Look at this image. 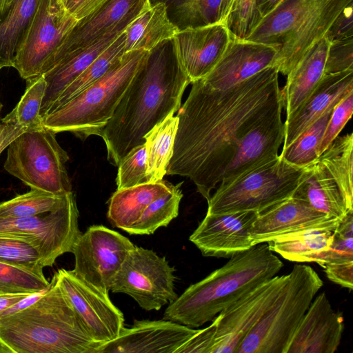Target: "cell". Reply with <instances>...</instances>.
<instances>
[{"instance_id":"27","label":"cell","mask_w":353,"mask_h":353,"mask_svg":"<svg viewBox=\"0 0 353 353\" xmlns=\"http://www.w3.org/2000/svg\"><path fill=\"white\" fill-rule=\"evenodd\" d=\"M172 185L162 180L117 190L109 200V222L113 227L125 232L139 219L148 205L168 192Z\"/></svg>"},{"instance_id":"50","label":"cell","mask_w":353,"mask_h":353,"mask_svg":"<svg viewBox=\"0 0 353 353\" xmlns=\"http://www.w3.org/2000/svg\"><path fill=\"white\" fill-rule=\"evenodd\" d=\"M28 130L19 125L6 123L0 121V154L20 134Z\"/></svg>"},{"instance_id":"42","label":"cell","mask_w":353,"mask_h":353,"mask_svg":"<svg viewBox=\"0 0 353 353\" xmlns=\"http://www.w3.org/2000/svg\"><path fill=\"white\" fill-rule=\"evenodd\" d=\"M353 262V211L348 212L334 232L322 268L328 263Z\"/></svg>"},{"instance_id":"20","label":"cell","mask_w":353,"mask_h":353,"mask_svg":"<svg viewBox=\"0 0 353 353\" xmlns=\"http://www.w3.org/2000/svg\"><path fill=\"white\" fill-rule=\"evenodd\" d=\"M177 54L190 83L203 79L220 60L232 35L225 23L179 31L174 37Z\"/></svg>"},{"instance_id":"45","label":"cell","mask_w":353,"mask_h":353,"mask_svg":"<svg viewBox=\"0 0 353 353\" xmlns=\"http://www.w3.org/2000/svg\"><path fill=\"white\" fill-rule=\"evenodd\" d=\"M353 70V37L330 43L325 74Z\"/></svg>"},{"instance_id":"17","label":"cell","mask_w":353,"mask_h":353,"mask_svg":"<svg viewBox=\"0 0 353 353\" xmlns=\"http://www.w3.org/2000/svg\"><path fill=\"white\" fill-rule=\"evenodd\" d=\"M341 220L318 211L306 201L292 196L258 213L250 228V238L254 245L307 229L335 230Z\"/></svg>"},{"instance_id":"53","label":"cell","mask_w":353,"mask_h":353,"mask_svg":"<svg viewBox=\"0 0 353 353\" xmlns=\"http://www.w3.org/2000/svg\"><path fill=\"white\" fill-rule=\"evenodd\" d=\"M234 0H222L220 22L226 23Z\"/></svg>"},{"instance_id":"57","label":"cell","mask_w":353,"mask_h":353,"mask_svg":"<svg viewBox=\"0 0 353 353\" xmlns=\"http://www.w3.org/2000/svg\"><path fill=\"white\" fill-rule=\"evenodd\" d=\"M0 109H1V105H0Z\"/></svg>"},{"instance_id":"2","label":"cell","mask_w":353,"mask_h":353,"mask_svg":"<svg viewBox=\"0 0 353 353\" xmlns=\"http://www.w3.org/2000/svg\"><path fill=\"white\" fill-rule=\"evenodd\" d=\"M190 83L174 38L150 50L100 136L110 163L117 166L130 150L144 144L156 125L178 111Z\"/></svg>"},{"instance_id":"47","label":"cell","mask_w":353,"mask_h":353,"mask_svg":"<svg viewBox=\"0 0 353 353\" xmlns=\"http://www.w3.org/2000/svg\"><path fill=\"white\" fill-rule=\"evenodd\" d=\"M353 3L337 17L327 33L330 43L353 37Z\"/></svg>"},{"instance_id":"29","label":"cell","mask_w":353,"mask_h":353,"mask_svg":"<svg viewBox=\"0 0 353 353\" xmlns=\"http://www.w3.org/2000/svg\"><path fill=\"white\" fill-rule=\"evenodd\" d=\"M334 230L307 229L280 236L267 243L273 252L298 263L315 262L322 267Z\"/></svg>"},{"instance_id":"56","label":"cell","mask_w":353,"mask_h":353,"mask_svg":"<svg viewBox=\"0 0 353 353\" xmlns=\"http://www.w3.org/2000/svg\"><path fill=\"white\" fill-rule=\"evenodd\" d=\"M64 5H65L67 0H61Z\"/></svg>"},{"instance_id":"49","label":"cell","mask_w":353,"mask_h":353,"mask_svg":"<svg viewBox=\"0 0 353 353\" xmlns=\"http://www.w3.org/2000/svg\"><path fill=\"white\" fill-rule=\"evenodd\" d=\"M107 0H67V11L77 20H79L103 4Z\"/></svg>"},{"instance_id":"28","label":"cell","mask_w":353,"mask_h":353,"mask_svg":"<svg viewBox=\"0 0 353 353\" xmlns=\"http://www.w3.org/2000/svg\"><path fill=\"white\" fill-rule=\"evenodd\" d=\"M179 30L169 19L165 5L151 3L125 29V52H149L161 42L174 38Z\"/></svg>"},{"instance_id":"44","label":"cell","mask_w":353,"mask_h":353,"mask_svg":"<svg viewBox=\"0 0 353 353\" xmlns=\"http://www.w3.org/2000/svg\"><path fill=\"white\" fill-rule=\"evenodd\" d=\"M352 111L353 91L347 94L334 107L320 145V155L339 136L347 122L351 119Z\"/></svg>"},{"instance_id":"36","label":"cell","mask_w":353,"mask_h":353,"mask_svg":"<svg viewBox=\"0 0 353 353\" xmlns=\"http://www.w3.org/2000/svg\"><path fill=\"white\" fill-rule=\"evenodd\" d=\"M333 108L327 110L290 145L283 148L279 156L297 167H305L316 161L320 156V145Z\"/></svg>"},{"instance_id":"51","label":"cell","mask_w":353,"mask_h":353,"mask_svg":"<svg viewBox=\"0 0 353 353\" xmlns=\"http://www.w3.org/2000/svg\"><path fill=\"white\" fill-rule=\"evenodd\" d=\"M33 293L28 292H1L0 293V314L12 307L23 299Z\"/></svg>"},{"instance_id":"54","label":"cell","mask_w":353,"mask_h":353,"mask_svg":"<svg viewBox=\"0 0 353 353\" xmlns=\"http://www.w3.org/2000/svg\"><path fill=\"white\" fill-rule=\"evenodd\" d=\"M11 352L10 350L0 341V353Z\"/></svg>"},{"instance_id":"31","label":"cell","mask_w":353,"mask_h":353,"mask_svg":"<svg viewBox=\"0 0 353 353\" xmlns=\"http://www.w3.org/2000/svg\"><path fill=\"white\" fill-rule=\"evenodd\" d=\"M178 117L171 114L156 125L145 137L147 175L149 183L163 180L172 155Z\"/></svg>"},{"instance_id":"46","label":"cell","mask_w":353,"mask_h":353,"mask_svg":"<svg viewBox=\"0 0 353 353\" xmlns=\"http://www.w3.org/2000/svg\"><path fill=\"white\" fill-rule=\"evenodd\" d=\"M216 323H212L196 332L183 343L175 353H210L214 343Z\"/></svg>"},{"instance_id":"18","label":"cell","mask_w":353,"mask_h":353,"mask_svg":"<svg viewBox=\"0 0 353 353\" xmlns=\"http://www.w3.org/2000/svg\"><path fill=\"white\" fill-rule=\"evenodd\" d=\"M257 215L255 211L206 213L189 240L204 256L230 258L253 246L249 230Z\"/></svg>"},{"instance_id":"12","label":"cell","mask_w":353,"mask_h":353,"mask_svg":"<svg viewBox=\"0 0 353 353\" xmlns=\"http://www.w3.org/2000/svg\"><path fill=\"white\" fill-rule=\"evenodd\" d=\"M77 21L61 0H41L12 67L26 80L43 74Z\"/></svg>"},{"instance_id":"48","label":"cell","mask_w":353,"mask_h":353,"mask_svg":"<svg viewBox=\"0 0 353 353\" xmlns=\"http://www.w3.org/2000/svg\"><path fill=\"white\" fill-rule=\"evenodd\" d=\"M323 268L329 280L341 287L352 290L353 262L328 263Z\"/></svg>"},{"instance_id":"30","label":"cell","mask_w":353,"mask_h":353,"mask_svg":"<svg viewBox=\"0 0 353 353\" xmlns=\"http://www.w3.org/2000/svg\"><path fill=\"white\" fill-rule=\"evenodd\" d=\"M41 0H12L0 10V70L12 67Z\"/></svg>"},{"instance_id":"52","label":"cell","mask_w":353,"mask_h":353,"mask_svg":"<svg viewBox=\"0 0 353 353\" xmlns=\"http://www.w3.org/2000/svg\"><path fill=\"white\" fill-rule=\"evenodd\" d=\"M284 0H256V8L259 21L272 12Z\"/></svg>"},{"instance_id":"11","label":"cell","mask_w":353,"mask_h":353,"mask_svg":"<svg viewBox=\"0 0 353 353\" xmlns=\"http://www.w3.org/2000/svg\"><path fill=\"white\" fill-rule=\"evenodd\" d=\"M174 268L164 256L134 245L117 273L110 290L126 294L146 311L159 310L178 295L174 290Z\"/></svg>"},{"instance_id":"41","label":"cell","mask_w":353,"mask_h":353,"mask_svg":"<svg viewBox=\"0 0 353 353\" xmlns=\"http://www.w3.org/2000/svg\"><path fill=\"white\" fill-rule=\"evenodd\" d=\"M117 166V190L149 183L147 175V154L144 144L130 150Z\"/></svg>"},{"instance_id":"8","label":"cell","mask_w":353,"mask_h":353,"mask_svg":"<svg viewBox=\"0 0 353 353\" xmlns=\"http://www.w3.org/2000/svg\"><path fill=\"white\" fill-rule=\"evenodd\" d=\"M304 167L279 157L236 180L219 185L208 202V214L258 213L293 196Z\"/></svg>"},{"instance_id":"35","label":"cell","mask_w":353,"mask_h":353,"mask_svg":"<svg viewBox=\"0 0 353 353\" xmlns=\"http://www.w3.org/2000/svg\"><path fill=\"white\" fill-rule=\"evenodd\" d=\"M172 185L145 209L139 219L125 232L130 234H151L157 229L167 226L179 214L183 197L181 185Z\"/></svg>"},{"instance_id":"40","label":"cell","mask_w":353,"mask_h":353,"mask_svg":"<svg viewBox=\"0 0 353 353\" xmlns=\"http://www.w3.org/2000/svg\"><path fill=\"white\" fill-rule=\"evenodd\" d=\"M45 276L0 262V293H35L48 288Z\"/></svg>"},{"instance_id":"16","label":"cell","mask_w":353,"mask_h":353,"mask_svg":"<svg viewBox=\"0 0 353 353\" xmlns=\"http://www.w3.org/2000/svg\"><path fill=\"white\" fill-rule=\"evenodd\" d=\"M150 5V0H107L77 20L52 57L46 72L67 54L91 46L112 32L125 31Z\"/></svg>"},{"instance_id":"5","label":"cell","mask_w":353,"mask_h":353,"mask_svg":"<svg viewBox=\"0 0 353 353\" xmlns=\"http://www.w3.org/2000/svg\"><path fill=\"white\" fill-rule=\"evenodd\" d=\"M353 0H284L259 21L245 39L275 46L272 66L287 76L323 37Z\"/></svg>"},{"instance_id":"1","label":"cell","mask_w":353,"mask_h":353,"mask_svg":"<svg viewBox=\"0 0 353 353\" xmlns=\"http://www.w3.org/2000/svg\"><path fill=\"white\" fill-rule=\"evenodd\" d=\"M279 74L269 66L226 90L192 83L166 174L190 179L208 201L218 184L277 158L284 139Z\"/></svg>"},{"instance_id":"7","label":"cell","mask_w":353,"mask_h":353,"mask_svg":"<svg viewBox=\"0 0 353 353\" xmlns=\"http://www.w3.org/2000/svg\"><path fill=\"white\" fill-rule=\"evenodd\" d=\"M276 299L243 339L236 353H286L292 337L323 286L317 272L295 265Z\"/></svg>"},{"instance_id":"4","label":"cell","mask_w":353,"mask_h":353,"mask_svg":"<svg viewBox=\"0 0 353 353\" xmlns=\"http://www.w3.org/2000/svg\"><path fill=\"white\" fill-rule=\"evenodd\" d=\"M0 341L12 353H97L94 342L52 276L28 307L0 318Z\"/></svg>"},{"instance_id":"37","label":"cell","mask_w":353,"mask_h":353,"mask_svg":"<svg viewBox=\"0 0 353 353\" xmlns=\"http://www.w3.org/2000/svg\"><path fill=\"white\" fill-rule=\"evenodd\" d=\"M26 81L27 87L21 100L1 121L19 125L28 130L39 129L43 127L40 109L46 83L42 74L28 79Z\"/></svg>"},{"instance_id":"21","label":"cell","mask_w":353,"mask_h":353,"mask_svg":"<svg viewBox=\"0 0 353 353\" xmlns=\"http://www.w3.org/2000/svg\"><path fill=\"white\" fill-rule=\"evenodd\" d=\"M276 53L274 46L232 37L220 60L202 80L214 89H228L272 66Z\"/></svg>"},{"instance_id":"14","label":"cell","mask_w":353,"mask_h":353,"mask_svg":"<svg viewBox=\"0 0 353 353\" xmlns=\"http://www.w3.org/2000/svg\"><path fill=\"white\" fill-rule=\"evenodd\" d=\"M134 245L121 234L101 225L81 233L72 251L75 274L90 283L110 291L112 283Z\"/></svg>"},{"instance_id":"6","label":"cell","mask_w":353,"mask_h":353,"mask_svg":"<svg viewBox=\"0 0 353 353\" xmlns=\"http://www.w3.org/2000/svg\"><path fill=\"white\" fill-rule=\"evenodd\" d=\"M148 52H125L101 78L44 117L43 126L55 134L72 132L81 139L100 137Z\"/></svg>"},{"instance_id":"34","label":"cell","mask_w":353,"mask_h":353,"mask_svg":"<svg viewBox=\"0 0 353 353\" xmlns=\"http://www.w3.org/2000/svg\"><path fill=\"white\" fill-rule=\"evenodd\" d=\"M125 40L124 31L63 91L51 106L48 114L66 103L105 75L125 53Z\"/></svg>"},{"instance_id":"43","label":"cell","mask_w":353,"mask_h":353,"mask_svg":"<svg viewBox=\"0 0 353 353\" xmlns=\"http://www.w3.org/2000/svg\"><path fill=\"white\" fill-rule=\"evenodd\" d=\"M258 21L256 0H234L225 23L232 37L245 39Z\"/></svg>"},{"instance_id":"25","label":"cell","mask_w":353,"mask_h":353,"mask_svg":"<svg viewBox=\"0 0 353 353\" xmlns=\"http://www.w3.org/2000/svg\"><path fill=\"white\" fill-rule=\"evenodd\" d=\"M330 41L327 37L314 44L299 64L287 75L280 89L286 117L294 112L307 98L325 74V65Z\"/></svg>"},{"instance_id":"23","label":"cell","mask_w":353,"mask_h":353,"mask_svg":"<svg viewBox=\"0 0 353 353\" xmlns=\"http://www.w3.org/2000/svg\"><path fill=\"white\" fill-rule=\"evenodd\" d=\"M353 91V70L324 74L316 88L285 117L283 148L287 147L327 110Z\"/></svg>"},{"instance_id":"32","label":"cell","mask_w":353,"mask_h":353,"mask_svg":"<svg viewBox=\"0 0 353 353\" xmlns=\"http://www.w3.org/2000/svg\"><path fill=\"white\" fill-rule=\"evenodd\" d=\"M318 159L336 183L349 211H353V135L338 136Z\"/></svg>"},{"instance_id":"10","label":"cell","mask_w":353,"mask_h":353,"mask_svg":"<svg viewBox=\"0 0 353 353\" xmlns=\"http://www.w3.org/2000/svg\"><path fill=\"white\" fill-rule=\"evenodd\" d=\"M79 211L74 194H68L59 208L34 216L0 219V236L25 240L41 254L46 267L52 266L56 259L72 252L81 234Z\"/></svg>"},{"instance_id":"13","label":"cell","mask_w":353,"mask_h":353,"mask_svg":"<svg viewBox=\"0 0 353 353\" xmlns=\"http://www.w3.org/2000/svg\"><path fill=\"white\" fill-rule=\"evenodd\" d=\"M54 277L94 342L101 345L119 336L124 316L110 299L108 291L90 283L73 270L59 269Z\"/></svg>"},{"instance_id":"15","label":"cell","mask_w":353,"mask_h":353,"mask_svg":"<svg viewBox=\"0 0 353 353\" xmlns=\"http://www.w3.org/2000/svg\"><path fill=\"white\" fill-rule=\"evenodd\" d=\"M288 276L276 275L222 310L213 319L216 331L210 353H236L243 339L272 305Z\"/></svg>"},{"instance_id":"22","label":"cell","mask_w":353,"mask_h":353,"mask_svg":"<svg viewBox=\"0 0 353 353\" xmlns=\"http://www.w3.org/2000/svg\"><path fill=\"white\" fill-rule=\"evenodd\" d=\"M344 330L343 318L326 294L314 296L294 333L286 353H334Z\"/></svg>"},{"instance_id":"24","label":"cell","mask_w":353,"mask_h":353,"mask_svg":"<svg viewBox=\"0 0 353 353\" xmlns=\"http://www.w3.org/2000/svg\"><path fill=\"white\" fill-rule=\"evenodd\" d=\"M123 32H112L91 46L67 54L42 74L46 83L40 109L42 119L63 91Z\"/></svg>"},{"instance_id":"3","label":"cell","mask_w":353,"mask_h":353,"mask_svg":"<svg viewBox=\"0 0 353 353\" xmlns=\"http://www.w3.org/2000/svg\"><path fill=\"white\" fill-rule=\"evenodd\" d=\"M283 265L267 243L236 253L170 303L163 319L199 327L212 321L245 292L275 276Z\"/></svg>"},{"instance_id":"39","label":"cell","mask_w":353,"mask_h":353,"mask_svg":"<svg viewBox=\"0 0 353 353\" xmlns=\"http://www.w3.org/2000/svg\"><path fill=\"white\" fill-rule=\"evenodd\" d=\"M0 262L44 276L46 265L41 254L32 243L21 239L0 236Z\"/></svg>"},{"instance_id":"38","label":"cell","mask_w":353,"mask_h":353,"mask_svg":"<svg viewBox=\"0 0 353 353\" xmlns=\"http://www.w3.org/2000/svg\"><path fill=\"white\" fill-rule=\"evenodd\" d=\"M68 194L57 196L31 190L8 201L0 202V219L30 216L51 212L64 204Z\"/></svg>"},{"instance_id":"33","label":"cell","mask_w":353,"mask_h":353,"mask_svg":"<svg viewBox=\"0 0 353 353\" xmlns=\"http://www.w3.org/2000/svg\"><path fill=\"white\" fill-rule=\"evenodd\" d=\"M161 2L170 21L180 31L220 22L222 0H150Z\"/></svg>"},{"instance_id":"9","label":"cell","mask_w":353,"mask_h":353,"mask_svg":"<svg viewBox=\"0 0 353 353\" xmlns=\"http://www.w3.org/2000/svg\"><path fill=\"white\" fill-rule=\"evenodd\" d=\"M55 134L44 127L24 132L8 145L3 166L31 190L64 196L72 192L65 167L69 156Z\"/></svg>"},{"instance_id":"55","label":"cell","mask_w":353,"mask_h":353,"mask_svg":"<svg viewBox=\"0 0 353 353\" xmlns=\"http://www.w3.org/2000/svg\"><path fill=\"white\" fill-rule=\"evenodd\" d=\"M12 0H0V10L6 7Z\"/></svg>"},{"instance_id":"19","label":"cell","mask_w":353,"mask_h":353,"mask_svg":"<svg viewBox=\"0 0 353 353\" xmlns=\"http://www.w3.org/2000/svg\"><path fill=\"white\" fill-rule=\"evenodd\" d=\"M196 331L170 320H134L97 353H175Z\"/></svg>"},{"instance_id":"26","label":"cell","mask_w":353,"mask_h":353,"mask_svg":"<svg viewBox=\"0 0 353 353\" xmlns=\"http://www.w3.org/2000/svg\"><path fill=\"white\" fill-rule=\"evenodd\" d=\"M293 196L316 210L339 219L352 212L347 210L336 183L318 159L303 168Z\"/></svg>"}]
</instances>
